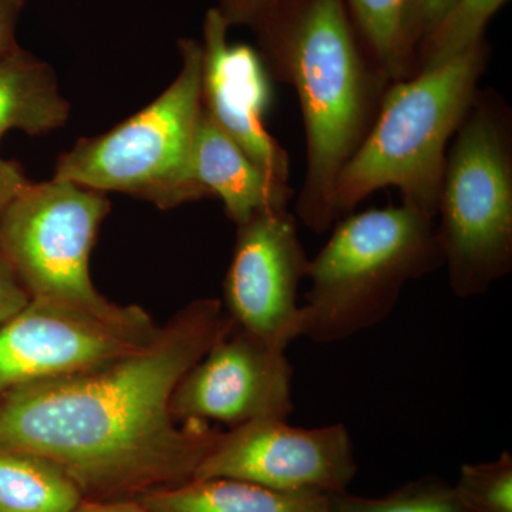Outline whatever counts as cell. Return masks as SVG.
Here are the masks:
<instances>
[{"label":"cell","instance_id":"2","mask_svg":"<svg viewBox=\"0 0 512 512\" xmlns=\"http://www.w3.org/2000/svg\"><path fill=\"white\" fill-rule=\"evenodd\" d=\"M252 29L272 80L298 96L306 173L296 215L322 234L338 222L336 183L375 123L392 80L367 53L343 0H278Z\"/></svg>","mask_w":512,"mask_h":512},{"label":"cell","instance_id":"1","mask_svg":"<svg viewBox=\"0 0 512 512\" xmlns=\"http://www.w3.org/2000/svg\"><path fill=\"white\" fill-rule=\"evenodd\" d=\"M218 299L175 313L130 355L0 397V448L52 461L86 500H124L194 478L220 431L184 423L171 397L224 325Z\"/></svg>","mask_w":512,"mask_h":512},{"label":"cell","instance_id":"26","mask_svg":"<svg viewBox=\"0 0 512 512\" xmlns=\"http://www.w3.org/2000/svg\"><path fill=\"white\" fill-rule=\"evenodd\" d=\"M72 512H150L137 498L83 500Z\"/></svg>","mask_w":512,"mask_h":512},{"label":"cell","instance_id":"5","mask_svg":"<svg viewBox=\"0 0 512 512\" xmlns=\"http://www.w3.org/2000/svg\"><path fill=\"white\" fill-rule=\"evenodd\" d=\"M448 285L484 295L512 271V110L493 89L476 100L448 147L436 218Z\"/></svg>","mask_w":512,"mask_h":512},{"label":"cell","instance_id":"25","mask_svg":"<svg viewBox=\"0 0 512 512\" xmlns=\"http://www.w3.org/2000/svg\"><path fill=\"white\" fill-rule=\"evenodd\" d=\"M25 0H0V59L19 47L16 28Z\"/></svg>","mask_w":512,"mask_h":512},{"label":"cell","instance_id":"4","mask_svg":"<svg viewBox=\"0 0 512 512\" xmlns=\"http://www.w3.org/2000/svg\"><path fill=\"white\" fill-rule=\"evenodd\" d=\"M443 265L436 218L403 202L346 215L309 261L302 336L335 343L379 325L404 286Z\"/></svg>","mask_w":512,"mask_h":512},{"label":"cell","instance_id":"9","mask_svg":"<svg viewBox=\"0 0 512 512\" xmlns=\"http://www.w3.org/2000/svg\"><path fill=\"white\" fill-rule=\"evenodd\" d=\"M309 261L289 207L238 225L224 281L225 316L255 339L286 350L302 336L298 289Z\"/></svg>","mask_w":512,"mask_h":512},{"label":"cell","instance_id":"20","mask_svg":"<svg viewBox=\"0 0 512 512\" xmlns=\"http://www.w3.org/2000/svg\"><path fill=\"white\" fill-rule=\"evenodd\" d=\"M453 490L467 512H512L510 451L490 463L464 464Z\"/></svg>","mask_w":512,"mask_h":512},{"label":"cell","instance_id":"22","mask_svg":"<svg viewBox=\"0 0 512 512\" xmlns=\"http://www.w3.org/2000/svg\"><path fill=\"white\" fill-rule=\"evenodd\" d=\"M29 292L0 256V326L18 315L30 302Z\"/></svg>","mask_w":512,"mask_h":512},{"label":"cell","instance_id":"17","mask_svg":"<svg viewBox=\"0 0 512 512\" xmlns=\"http://www.w3.org/2000/svg\"><path fill=\"white\" fill-rule=\"evenodd\" d=\"M357 36L392 82L413 76L407 37L412 0H343Z\"/></svg>","mask_w":512,"mask_h":512},{"label":"cell","instance_id":"8","mask_svg":"<svg viewBox=\"0 0 512 512\" xmlns=\"http://www.w3.org/2000/svg\"><path fill=\"white\" fill-rule=\"evenodd\" d=\"M356 473L345 424L302 429L268 419L218 434L192 480L235 478L279 491L333 495L348 491Z\"/></svg>","mask_w":512,"mask_h":512},{"label":"cell","instance_id":"10","mask_svg":"<svg viewBox=\"0 0 512 512\" xmlns=\"http://www.w3.org/2000/svg\"><path fill=\"white\" fill-rule=\"evenodd\" d=\"M292 383L285 350L255 339L225 316L210 348L175 387L171 413L181 423L218 421L229 429L258 420H288Z\"/></svg>","mask_w":512,"mask_h":512},{"label":"cell","instance_id":"6","mask_svg":"<svg viewBox=\"0 0 512 512\" xmlns=\"http://www.w3.org/2000/svg\"><path fill=\"white\" fill-rule=\"evenodd\" d=\"M181 70L156 100L100 136L80 138L57 160L53 178L120 192L171 210L208 198L192 167L201 116L202 46L178 42Z\"/></svg>","mask_w":512,"mask_h":512},{"label":"cell","instance_id":"19","mask_svg":"<svg viewBox=\"0 0 512 512\" xmlns=\"http://www.w3.org/2000/svg\"><path fill=\"white\" fill-rule=\"evenodd\" d=\"M332 512H467L453 487L437 478H423L379 498L348 491L332 495Z\"/></svg>","mask_w":512,"mask_h":512},{"label":"cell","instance_id":"3","mask_svg":"<svg viewBox=\"0 0 512 512\" xmlns=\"http://www.w3.org/2000/svg\"><path fill=\"white\" fill-rule=\"evenodd\" d=\"M487 39L446 62L390 83L375 123L340 174L336 221L383 188L436 218L450 141L466 119L487 72Z\"/></svg>","mask_w":512,"mask_h":512},{"label":"cell","instance_id":"18","mask_svg":"<svg viewBox=\"0 0 512 512\" xmlns=\"http://www.w3.org/2000/svg\"><path fill=\"white\" fill-rule=\"evenodd\" d=\"M508 0H453L417 47L413 74L446 62L485 39L488 23Z\"/></svg>","mask_w":512,"mask_h":512},{"label":"cell","instance_id":"15","mask_svg":"<svg viewBox=\"0 0 512 512\" xmlns=\"http://www.w3.org/2000/svg\"><path fill=\"white\" fill-rule=\"evenodd\" d=\"M69 117L70 103L49 63L22 47L0 59V140L10 130L45 136Z\"/></svg>","mask_w":512,"mask_h":512},{"label":"cell","instance_id":"16","mask_svg":"<svg viewBox=\"0 0 512 512\" xmlns=\"http://www.w3.org/2000/svg\"><path fill=\"white\" fill-rule=\"evenodd\" d=\"M79 485L46 458L0 448V512H72Z\"/></svg>","mask_w":512,"mask_h":512},{"label":"cell","instance_id":"21","mask_svg":"<svg viewBox=\"0 0 512 512\" xmlns=\"http://www.w3.org/2000/svg\"><path fill=\"white\" fill-rule=\"evenodd\" d=\"M451 3L453 0H412L409 19H407V37H409L410 49L413 52V69L417 47L426 39L431 30L436 28Z\"/></svg>","mask_w":512,"mask_h":512},{"label":"cell","instance_id":"11","mask_svg":"<svg viewBox=\"0 0 512 512\" xmlns=\"http://www.w3.org/2000/svg\"><path fill=\"white\" fill-rule=\"evenodd\" d=\"M158 330L113 325L32 298L0 326V397L25 384L109 365L143 348Z\"/></svg>","mask_w":512,"mask_h":512},{"label":"cell","instance_id":"23","mask_svg":"<svg viewBox=\"0 0 512 512\" xmlns=\"http://www.w3.org/2000/svg\"><path fill=\"white\" fill-rule=\"evenodd\" d=\"M278 0H220L218 10L231 26H249L254 28L266 13L274 8Z\"/></svg>","mask_w":512,"mask_h":512},{"label":"cell","instance_id":"24","mask_svg":"<svg viewBox=\"0 0 512 512\" xmlns=\"http://www.w3.org/2000/svg\"><path fill=\"white\" fill-rule=\"evenodd\" d=\"M30 184L22 165L0 158V220L13 200Z\"/></svg>","mask_w":512,"mask_h":512},{"label":"cell","instance_id":"12","mask_svg":"<svg viewBox=\"0 0 512 512\" xmlns=\"http://www.w3.org/2000/svg\"><path fill=\"white\" fill-rule=\"evenodd\" d=\"M228 29L220 10H208L201 42L202 110L266 174L289 184L291 160L265 123L271 74L254 47L229 43Z\"/></svg>","mask_w":512,"mask_h":512},{"label":"cell","instance_id":"14","mask_svg":"<svg viewBox=\"0 0 512 512\" xmlns=\"http://www.w3.org/2000/svg\"><path fill=\"white\" fill-rule=\"evenodd\" d=\"M137 500L150 512H332V495L279 491L235 478L190 480Z\"/></svg>","mask_w":512,"mask_h":512},{"label":"cell","instance_id":"7","mask_svg":"<svg viewBox=\"0 0 512 512\" xmlns=\"http://www.w3.org/2000/svg\"><path fill=\"white\" fill-rule=\"evenodd\" d=\"M110 212L103 192L52 178L30 183L0 220V256L30 298L140 330L158 326L140 306L107 301L90 278V255Z\"/></svg>","mask_w":512,"mask_h":512},{"label":"cell","instance_id":"13","mask_svg":"<svg viewBox=\"0 0 512 512\" xmlns=\"http://www.w3.org/2000/svg\"><path fill=\"white\" fill-rule=\"evenodd\" d=\"M202 107V106H201ZM192 167L208 198H218L225 214L242 225L259 212L288 208L295 191L254 163L201 110L195 133Z\"/></svg>","mask_w":512,"mask_h":512}]
</instances>
